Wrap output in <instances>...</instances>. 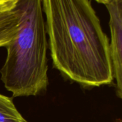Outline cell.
<instances>
[{"label": "cell", "instance_id": "8", "mask_svg": "<svg viewBox=\"0 0 122 122\" xmlns=\"http://www.w3.org/2000/svg\"><path fill=\"white\" fill-rule=\"evenodd\" d=\"M114 122H122L121 119H117V120H116Z\"/></svg>", "mask_w": 122, "mask_h": 122}, {"label": "cell", "instance_id": "2", "mask_svg": "<svg viewBox=\"0 0 122 122\" xmlns=\"http://www.w3.org/2000/svg\"><path fill=\"white\" fill-rule=\"evenodd\" d=\"M18 30L6 45L0 70L5 88L14 97L44 94L49 86L48 39L42 0H16Z\"/></svg>", "mask_w": 122, "mask_h": 122}, {"label": "cell", "instance_id": "7", "mask_svg": "<svg viewBox=\"0 0 122 122\" xmlns=\"http://www.w3.org/2000/svg\"><path fill=\"white\" fill-rule=\"evenodd\" d=\"M15 1V0H0V5L4 4L9 3V2H11V1Z\"/></svg>", "mask_w": 122, "mask_h": 122}, {"label": "cell", "instance_id": "1", "mask_svg": "<svg viewBox=\"0 0 122 122\" xmlns=\"http://www.w3.org/2000/svg\"><path fill=\"white\" fill-rule=\"evenodd\" d=\"M53 67L84 88L113 83L109 41L91 0H42Z\"/></svg>", "mask_w": 122, "mask_h": 122}, {"label": "cell", "instance_id": "3", "mask_svg": "<svg viewBox=\"0 0 122 122\" xmlns=\"http://www.w3.org/2000/svg\"><path fill=\"white\" fill-rule=\"evenodd\" d=\"M109 16L111 42L110 57L113 77L116 80V94L122 98V0H114L105 5Z\"/></svg>", "mask_w": 122, "mask_h": 122}, {"label": "cell", "instance_id": "4", "mask_svg": "<svg viewBox=\"0 0 122 122\" xmlns=\"http://www.w3.org/2000/svg\"><path fill=\"white\" fill-rule=\"evenodd\" d=\"M15 1L0 5V47H5L18 30L19 16L14 7Z\"/></svg>", "mask_w": 122, "mask_h": 122}, {"label": "cell", "instance_id": "5", "mask_svg": "<svg viewBox=\"0 0 122 122\" xmlns=\"http://www.w3.org/2000/svg\"><path fill=\"white\" fill-rule=\"evenodd\" d=\"M0 122H27L16 108L12 99L0 94Z\"/></svg>", "mask_w": 122, "mask_h": 122}, {"label": "cell", "instance_id": "6", "mask_svg": "<svg viewBox=\"0 0 122 122\" xmlns=\"http://www.w3.org/2000/svg\"><path fill=\"white\" fill-rule=\"evenodd\" d=\"M94 1L99 3V4H102L106 5V4H109V3H110V2H112V1H113L114 0H94Z\"/></svg>", "mask_w": 122, "mask_h": 122}]
</instances>
